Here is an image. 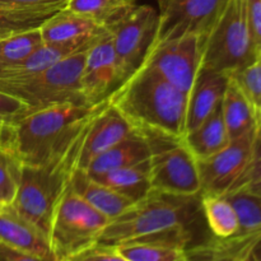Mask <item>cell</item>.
<instances>
[{"instance_id": "1", "label": "cell", "mask_w": 261, "mask_h": 261, "mask_svg": "<svg viewBox=\"0 0 261 261\" xmlns=\"http://www.w3.org/2000/svg\"><path fill=\"white\" fill-rule=\"evenodd\" d=\"M195 198L199 196H176L152 190L111 219L98 244L117 246L134 241H157L186 247L191 237L188 224Z\"/></svg>"}, {"instance_id": "2", "label": "cell", "mask_w": 261, "mask_h": 261, "mask_svg": "<svg viewBox=\"0 0 261 261\" xmlns=\"http://www.w3.org/2000/svg\"><path fill=\"white\" fill-rule=\"evenodd\" d=\"M133 126L180 138L186 133L188 94L147 66H142L110 98Z\"/></svg>"}, {"instance_id": "3", "label": "cell", "mask_w": 261, "mask_h": 261, "mask_svg": "<svg viewBox=\"0 0 261 261\" xmlns=\"http://www.w3.org/2000/svg\"><path fill=\"white\" fill-rule=\"evenodd\" d=\"M109 102L110 99L96 106L64 103L31 111L15 125V155L22 165L50 162L70 147Z\"/></svg>"}, {"instance_id": "4", "label": "cell", "mask_w": 261, "mask_h": 261, "mask_svg": "<svg viewBox=\"0 0 261 261\" xmlns=\"http://www.w3.org/2000/svg\"><path fill=\"white\" fill-rule=\"evenodd\" d=\"M89 124L59 157L41 166L22 165L17 194L8 206L40 229L47 239L56 205L71 175L78 168L82 144Z\"/></svg>"}, {"instance_id": "5", "label": "cell", "mask_w": 261, "mask_h": 261, "mask_svg": "<svg viewBox=\"0 0 261 261\" xmlns=\"http://www.w3.org/2000/svg\"><path fill=\"white\" fill-rule=\"evenodd\" d=\"M88 47L65 56L48 69L20 82H0V92L24 102L31 111L74 103L87 105L81 89V76Z\"/></svg>"}, {"instance_id": "6", "label": "cell", "mask_w": 261, "mask_h": 261, "mask_svg": "<svg viewBox=\"0 0 261 261\" xmlns=\"http://www.w3.org/2000/svg\"><path fill=\"white\" fill-rule=\"evenodd\" d=\"M256 56L246 0H231L204 41L200 69L229 75L249 65Z\"/></svg>"}, {"instance_id": "7", "label": "cell", "mask_w": 261, "mask_h": 261, "mask_svg": "<svg viewBox=\"0 0 261 261\" xmlns=\"http://www.w3.org/2000/svg\"><path fill=\"white\" fill-rule=\"evenodd\" d=\"M110 219L89 205L84 199L66 186L53 221L48 242L56 261L69 257L98 244V239Z\"/></svg>"}, {"instance_id": "8", "label": "cell", "mask_w": 261, "mask_h": 261, "mask_svg": "<svg viewBox=\"0 0 261 261\" xmlns=\"http://www.w3.org/2000/svg\"><path fill=\"white\" fill-rule=\"evenodd\" d=\"M142 133L147 138L150 149L152 190L176 196H199L198 163L182 139L149 130Z\"/></svg>"}, {"instance_id": "9", "label": "cell", "mask_w": 261, "mask_h": 261, "mask_svg": "<svg viewBox=\"0 0 261 261\" xmlns=\"http://www.w3.org/2000/svg\"><path fill=\"white\" fill-rule=\"evenodd\" d=\"M158 22L157 9L133 4L121 17L106 25L125 82L144 65L157 38Z\"/></svg>"}, {"instance_id": "10", "label": "cell", "mask_w": 261, "mask_h": 261, "mask_svg": "<svg viewBox=\"0 0 261 261\" xmlns=\"http://www.w3.org/2000/svg\"><path fill=\"white\" fill-rule=\"evenodd\" d=\"M158 32L154 46L188 35L204 40L231 0H157ZM153 46V47H154Z\"/></svg>"}, {"instance_id": "11", "label": "cell", "mask_w": 261, "mask_h": 261, "mask_svg": "<svg viewBox=\"0 0 261 261\" xmlns=\"http://www.w3.org/2000/svg\"><path fill=\"white\" fill-rule=\"evenodd\" d=\"M204 38L188 35L154 46L144 65L189 96L198 76L203 56Z\"/></svg>"}, {"instance_id": "12", "label": "cell", "mask_w": 261, "mask_h": 261, "mask_svg": "<svg viewBox=\"0 0 261 261\" xmlns=\"http://www.w3.org/2000/svg\"><path fill=\"white\" fill-rule=\"evenodd\" d=\"M257 127L237 139L231 140L221 152L205 160L196 161L200 194L227 195L249 166L254 152Z\"/></svg>"}, {"instance_id": "13", "label": "cell", "mask_w": 261, "mask_h": 261, "mask_svg": "<svg viewBox=\"0 0 261 261\" xmlns=\"http://www.w3.org/2000/svg\"><path fill=\"white\" fill-rule=\"evenodd\" d=\"M125 83L111 35L107 31L88 47L81 76L84 102L96 106L109 101Z\"/></svg>"}, {"instance_id": "14", "label": "cell", "mask_w": 261, "mask_h": 261, "mask_svg": "<svg viewBox=\"0 0 261 261\" xmlns=\"http://www.w3.org/2000/svg\"><path fill=\"white\" fill-rule=\"evenodd\" d=\"M106 32V27L66 8L47 18L40 27L43 43L71 51L89 47Z\"/></svg>"}, {"instance_id": "15", "label": "cell", "mask_w": 261, "mask_h": 261, "mask_svg": "<svg viewBox=\"0 0 261 261\" xmlns=\"http://www.w3.org/2000/svg\"><path fill=\"white\" fill-rule=\"evenodd\" d=\"M132 122L111 103L93 117L84 135L78 168L86 170L89 163L135 132Z\"/></svg>"}, {"instance_id": "16", "label": "cell", "mask_w": 261, "mask_h": 261, "mask_svg": "<svg viewBox=\"0 0 261 261\" xmlns=\"http://www.w3.org/2000/svg\"><path fill=\"white\" fill-rule=\"evenodd\" d=\"M228 76L218 71L199 70L195 83L188 96L186 132L198 127L221 106Z\"/></svg>"}, {"instance_id": "17", "label": "cell", "mask_w": 261, "mask_h": 261, "mask_svg": "<svg viewBox=\"0 0 261 261\" xmlns=\"http://www.w3.org/2000/svg\"><path fill=\"white\" fill-rule=\"evenodd\" d=\"M0 242L36 256L55 260L47 237L9 206L0 208Z\"/></svg>"}, {"instance_id": "18", "label": "cell", "mask_w": 261, "mask_h": 261, "mask_svg": "<svg viewBox=\"0 0 261 261\" xmlns=\"http://www.w3.org/2000/svg\"><path fill=\"white\" fill-rule=\"evenodd\" d=\"M69 186L96 211L111 219L124 213L135 201L120 194L119 191L103 185L92 177L86 170L76 168L71 175Z\"/></svg>"}, {"instance_id": "19", "label": "cell", "mask_w": 261, "mask_h": 261, "mask_svg": "<svg viewBox=\"0 0 261 261\" xmlns=\"http://www.w3.org/2000/svg\"><path fill=\"white\" fill-rule=\"evenodd\" d=\"M150 155L149 144L139 130H135L132 135L125 138L116 145L107 149L106 152L97 155L86 168L91 176L101 175L116 168L126 167L148 160Z\"/></svg>"}, {"instance_id": "20", "label": "cell", "mask_w": 261, "mask_h": 261, "mask_svg": "<svg viewBox=\"0 0 261 261\" xmlns=\"http://www.w3.org/2000/svg\"><path fill=\"white\" fill-rule=\"evenodd\" d=\"M182 142L196 161L205 160L224 149L231 139L224 124L222 107L219 106L198 127L186 132Z\"/></svg>"}, {"instance_id": "21", "label": "cell", "mask_w": 261, "mask_h": 261, "mask_svg": "<svg viewBox=\"0 0 261 261\" xmlns=\"http://www.w3.org/2000/svg\"><path fill=\"white\" fill-rule=\"evenodd\" d=\"M103 185L119 191L133 201H139L152 191L149 175V158L126 167L116 168L101 175L92 176Z\"/></svg>"}, {"instance_id": "22", "label": "cell", "mask_w": 261, "mask_h": 261, "mask_svg": "<svg viewBox=\"0 0 261 261\" xmlns=\"http://www.w3.org/2000/svg\"><path fill=\"white\" fill-rule=\"evenodd\" d=\"M221 107L224 124L231 140L237 139L250 130L257 127L251 103L247 101L241 89L229 76Z\"/></svg>"}, {"instance_id": "23", "label": "cell", "mask_w": 261, "mask_h": 261, "mask_svg": "<svg viewBox=\"0 0 261 261\" xmlns=\"http://www.w3.org/2000/svg\"><path fill=\"white\" fill-rule=\"evenodd\" d=\"M74 53L76 51L42 43L35 53L31 54L20 63L9 66V68L0 69V82L12 83V82L24 81V79L42 73L43 70L53 66L59 60Z\"/></svg>"}, {"instance_id": "24", "label": "cell", "mask_w": 261, "mask_h": 261, "mask_svg": "<svg viewBox=\"0 0 261 261\" xmlns=\"http://www.w3.org/2000/svg\"><path fill=\"white\" fill-rule=\"evenodd\" d=\"M209 229L217 239H231L240 231V219L233 204L226 195H199Z\"/></svg>"}, {"instance_id": "25", "label": "cell", "mask_w": 261, "mask_h": 261, "mask_svg": "<svg viewBox=\"0 0 261 261\" xmlns=\"http://www.w3.org/2000/svg\"><path fill=\"white\" fill-rule=\"evenodd\" d=\"M233 204L240 219V231L234 234L249 246L261 241V196L237 191L226 195Z\"/></svg>"}, {"instance_id": "26", "label": "cell", "mask_w": 261, "mask_h": 261, "mask_svg": "<svg viewBox=\"0 0 261 261\" xmlns=\"http://www.w3.org/2000/svg\"><path fill=\"white\" fill-rule=\"evenodd\" d=\"M129 261H190L186 247L157 241H134L114 246Z\"/></svg>"}, {"instance_id": "27", "label": "cell", "mask_w": 261, "mask_h": 261, "mask_svg": "<svg viewBox=\"0 0 261 261\" xmlns=\"http://www.w3.org/2000/svg\"><path fill=\"white\" fill-rule=\"evenodd\" d=\"M42 43L40 28L0 38V69L20 63L35 53Z\"/></svg>"}, {"instance_id": "28", "label": "cell", "mask_w": 261, "mask_h": 261, "mask_svg": "<svg viewBox=\"0 0 261 261\" xmlns=\"http://www.w3.org/2000/svg\"><path fill=\"white\" fill-rule=\"evenodd\" d=\"M132 5L126 0H70L66 9L106 27L121 17Z\"/></svg>"}, {"instance_id": "29", "label": "cell", "mask_w": 261, "mask_h": 261, "mask_svg": "<svg viewBox=\"0 0 261 261\" xmlns=\"http://www.w3.org/2000/svg\"><path fill=\"white\" fill-rule=\"evenodd\" d=\"M236 239H214L189 251L190 261H237L244 252L249 251Z\"/></svg>"}, {"instance_id": "30", "label": "cell", "mask_w": 261, "mask_h": 261, "mask_svg": "<svg viewBox=\"0 0 261 261\" xmlns=\"http://www.w3.org/2000/svg\"><path fill=\"white\" fill-rule=\"evenodd\" d=\"M53 14H55V13L0 8V38L40 28L41 24Z\"/></svg>"}, {"instance_id": "31", "label": "cell", "mask_w": 261, "mask_h": 261, "mask_svg": "<svg viewBox=\"0 0 261 261\" xmlns=\"http://www.w3.org/2000/svg\"><path fill=\"white\" fill-rule=\"evenodd\" d=\"M22 171V162L15 153L0 149V205L8 206L14 200Z\"/></svg>"}, {"instance_id": "32", "label": "cell", "mask_w": 261, "mask_h": 261, "mask_svg": "<svg viewBox=\"0 0 261 261\" xmlns=\"http://www.w3.org/2000/svg\"><path fill=\"white\" fill-rule=\"evenodd\" d=\"M229 78L241 89L255 112L261 102V54L249 65L229 74Z\"/></svg>"}, {"instance_id": "33", "label": "cell", "mask_w": 261, "mask_h": 261, "mask_svg": "<svg viewBox=\"0 0 261 261\" xmlns=\"http://www.w3.org/2000/svg\"><path fill=\"white\" fill-rule=\"evenodd\" d=\"M70 0H0V8L31 12L56 13L66 8Z\"/></svg>"}, {"instance_id": "34", "label": "cell", "mask_w": 261, "mask_h": 261, "mask_svg": "<svg viewBox=\"0 0 261 261\" xmlns=\"http://www.w3.org/2000/svg\"><path fill=\"white\" fill-rule=\"evenodd\" d=\"M261 178V132L257 130L256 140H255L254 145V152H252L251 161H250L249 166L245 170V172L242 173L241 177L237 180V182L232 186V189L229 190L228 194L236 193V191L241 190L242 188L247 186L249 184L255 182V181L260 180ZM227 194V195H228Z\"/></svg>"}, {"instance_id": "35", "label": "cell", "mask_w": 261, "mask_h": 261, "mask_svg": "<svg viewBox=\"0 0 261 261\" xmlns=\"http://www.w3.org/2000/svg\"><path fill=\"white\" fill-rule=\"evenodd\" d=\"M66 261H129L125 259L114 246L96 244L89 249L73 255Z\"/></svg>"}, {"instance_id": "36", "label": "cell", "mask_w": 261, "mask_h": 261, "mask_svg": "<svg viewBox=\"0 0 261 261\" xmlns=\"http://www.w3.org/2000/svg\"><path fill=\"white\" fill-rule=\"evenodd\" d=\"M31 112V109L10 94L0 92V117L12 124L17 125L25 115Z\"/></svg>"}, {"instance_id": "37", "label": "cell", "mask_w": 261, "mask_h": 261, "mask_svg": "<svg viewBox=\"0 0 261 261\" xmlns=\"http://www.w3.org/2000/svg\"><path fill=\"white\" fill-rule=\"evenodd\" d=\"M247 20L257 55L261 54V0H246Z\"/></svg>"}, {"instance_id": "38", "label": "cell", "mask_w": 261, "mask_h": 261, "mask_svg": "<svg viewBox=\"0 0 261 261\" xmlns=\"http://www.w3.org/2000/svg\"><path fill=\"white\" fill-rule=\"evenodd\" d=\"M0 261H56L54 259H45V257L36 256L28 252L10 247L8 245L0 242Z\"/></svg>"}, {"instance_id": "39", "label": "cell", "mask_w": 261, "mask_h": 261, "mask_svg": "<svg viewBox=\"0 0 261 261\" xmlns=\"http://www.w3.org/2000/svg\"><path fill=\"white\" fill-rule=\"evenodd\" d=\"M17 130L15 125L0 117V149H7L14 153Z\"/></svg>"}, {"instance_id": "40", "label": "cell", "mask_w": 261, "mask_h": 261, "mask_svg": "<svg viewBox=\"0 0 261 261\" xmlns=\"http://www.w3.org/2000/svg\"><path fill=\"white\" fill-rule=\"evenodd\" d=\"M239 191H244V193H249V194H252V195H257V196H261V178L260 180L255 181V182L252 184H249L247 186H245V188H242L241 190ZM237 193V191H236ZM229 195V194H228Z\"/></svg>"}, {"instance_id": "41", "label": "cell", "mask_w": 261, "mask_h": 261, "mask_svg": "<svg viewBox=\"0 0 261 261\" xmlns=\"http://www.w3.org/2000/svg\"><path fill=\"white\" fill-rule=\"evenodd\" d=\"M237 261H256V259H255L252 250H249V251L244 252V254L237 259Z\"/></svg>"}, {"instance_id": "42", "label": "cell", "mask_w": 261, "mask_h": 261, "mask_svg": "<svg viewBox=\"0 0 261 261\" xmlns=\"http://www.w3.org/2000/svg\"><path fill=\"white\" fill-rule=\"evenodd\" d=\"M255 120H256L257 129H261V102L259 106L255 109Z\"/></svg>"}, {"instance_id": "43", "label": "cell", "mask_w": 261, "mask_h": 261, "mask_svg": "<svg viewBox=\"0 0 261 261\" xmlns=\"http://www.w3.org/2000/svg\"><path fill=\"white\" fill-rule=\"evenodd\" d=\"M252 252H254V256L256 261H261V241L255 245V247L252 249Z\"/></svg>"}, {"instance_id": "44", "label": "cell", "mask_w": 261, "mask_h": 261, "mask_svg": "<svg viewBox=\"0 0 261 261\" xmlns=\"http://www.w3.org/2000/svg\"><path fill=\"white\" fill-rule=\"evenodd\" d=\"M127 3H130V4H135V2H137V0H126Z\"/></svg>"}, {"instance_id": "45", "label": "cell", "mask_w": 261, "mask_h": 261, "mask_svg": "<svg viewBox=\"0 0 261 261\" xmlns=\"http://www.w3.org/2000/svg\"><path fill=\"white\" fill-rule=\"evenodd\" d=\"M257 130H260V132H261V129H257Z\"/></svg>"}, {"instance_id": "46", "label": "cell", "mask_w": 261, "mask_h": 261, "mask_svg": "<svg viewBox=\"0 0 261 261\" xmlns=\"http://www.w3.org/2000/svg\"><path fill=\"white\" fill-rule=\"evenodd\" d=\"M0 208H2V205H0Z\"/></svg>"}]
</instances>
